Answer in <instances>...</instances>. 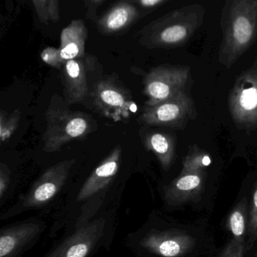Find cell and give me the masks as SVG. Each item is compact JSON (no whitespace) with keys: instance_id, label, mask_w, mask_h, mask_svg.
<instances>
[{"instance_id":"1","label":"cell","mask_w":257,"mask_h":257,"mask_svg":"<svg viewBox=\"0 0 257 257\" xmlns=\"http://www.w3.org/2000/svg\"><path fill=\"white\" fill-rule=\"evenodd\" d=\"M76 159H66L47 167L14 203L0 213V221L9 220L27 212L50 215L76 176Z\"/></svg>"},{"instance_id":"2","label":"cell","mask_w":257,"mask_h":257,"mask_svg":"<svg viewBox=\"0 0 257 257\" xmlns=\"http://www.w3.org/2000/svg\"><path fill=\"white\" fill-rule=\"evenodd\" d=\"M219 62L230 69L257 40V0H228L221 13Z\"/></svg>"},{"instance_id":"3","label":"cell","mask_w":257,"mask_h":257,"mask_svg":"<svg viewBox=\"0 0 257 257\" xmlns=\"http://www.w3.org/2000/svg\"><path fill=\"white\" fill-rule=\"evenodd\" d=\"M118 211L105 212L63 236L43 257H96L109 251L116 234Z\"/></svg>"},{"instance_id":"4","label":"cell","mask_w":257,"mask_h":257,"mask_svg":"<svg viewBox=\"0 0 257 257\" xmlns=\"http://www.w3.org/2000/svg\"><path fill=\"white\" fill-rule=\"evenodd\" d=\"M206 10L192 4L167 13L143 29L141 43L150 49L185 46L204 22Z\"/></svg>"},{"instance_id":"5","label":"cell","mask_w":257,"mask_h":257,"mask_svg":"<svg viewBox=\"0 0 257 257\" xmlns=\"http://www.w3.org/2000/svg\"><path fill=\"white\" fill-rule=\"evenodd\" d=\"M45 118L46 128L43 135V151L46 154L58 153L64 146L76 140L84 139L96 128L89 114L70 110L62 99L53 96Z\"/></svg>"},{"instance_id":"6","label":"cell","mask_w":257,"mask_h":257,"mask_svg":"<svg viewBox=\"0 0 257 257\" xmlns=\"http://www.w3.org/2000/svg\"><path fill=\"white\" fill-rule=\"evenodd\" d=\"M228 107L237 128L247 132L257 129V56L252 65L236 78Z\"/></svg>"},{"instance_id":"7","label":"cell","mask_w":257,"mask_h":257,"mask_svg":"<svg viewBox=\"0 0 257 257\" xmlns=\"http://www.w3.org/2000/svg\"><path fill=\"white\" fill-rule=\"evenodd\" d=\"M192 81L191 67L163 64L153 67L144 78V93L147 106H153L186 91Z\"/></svg>"},{"instance_id":"8","label":"cell","mask_w":257,"mask_h":257,"mask_svg":"<svg viewBox=\"0 0 257 257\" xmlns=\"http://www.w3.org/2000/svg\"><path fill=\"white\" fill-rule=\"evenodd\" d=\"M48 227L40 213L4 225L0 228V257H22L37 244Z\"/></svg>"},{"instance_id":"9","label":"cell","mask_w":257,"mask_h":257,"mask_svg":"<svg viewBox=\"0 0 257 257\" xmlns=\"http://www.w3.org/2000/svg\"><path fill=\"white\" fill-rule=\"evenodd\" d=\"M197 116L198 111L192 96L183 91L155 106H146L141 119L148 125L183 130Z\"/></svg>"},{"instance_id":"10","label":"cell","mask_w":257,"mask_h":257,"mask_svg":"<svg viewBox=\"0 0 257 257\" xmlns=\"http://www.w3.org/2000/svg\"><path fill=\"white\" fill-rule=\"evenodd\" d=\"M93 103L98 113L114 121L127 119L137 109L129 91L112 79L100 80L96 84Z\"/></svg>"},{"instance_id":"11","label":"cell","mask_w":257,"mask_h":257,"mask_svg":"<svg viewBox=\"0 0 257 257\" xmlns=\"http://www.w3.org/2000/svg\"><path fill=\"white\" fill-rule=\"evenodd\" d=\"M64 95L67 103H80L88 95V65L83 58L67 61L64 66Z\"/></svg>"},{"instance_id":"12","label":"cell","mask_w":257,"mask_h":257,"mask_svg":"<svg viewBox=\"0 0 257 257\" xmlns=\"http://www.w3.org/2000/svg\"><path fill=\"white\" fill-rule=\"evenodd\" d=\"M87 37L88 29L85 22L79 19L72 21L61 32L59 49L63 59L68 61L85 58Z\"/></svg>"},{"instance_id":"13","label":"cell","mask_w":257,"mask_h":257,"mask_svg":"<svg viewBox=\"0 0 257 257\" xmlns=\"http://www.w3.org/2000/svg\"><path fill=\"white\" fill-rule=\"evenodd\" d=\"M139 16L138 9L128 2H119L99 19L97 27L104 34L120 32L130 26Z\"/></svg>"},{"instance_id":"14","label":"cell","mask_w":257,"mask_h":257,"mask_svg":"<svg viewBox=\"0 0 257 257\" xmlns=\"http://www.w3.org/2000/svg\"><path fill=\"white\" fill-rule=\"evenodd\" d=\"M144 145L147 151L156 156L164 171L171 168L176 152V139L173 135L165 132H150L145 137Z\"/></svg>"},{"instance_id":"15","label":"cell","mask_w":257,"mask_h":257,"mask_svg":"<svg viewBox=\"0 0 257 257\" xmlns=\"http://www.w3.org/2000/svg\"><path fill=\"white\" fill-rule=\"evenodd\" d=\"M210 163L211 159L208 153L194 144L189 147V151L183 161V172H198L200 168L209 166Z\"/></svg>"},{"instance_id":"16","label":"cell","mask_w":257,"mask_h":257,"mask_svg":"<svg viewBox=\"0 0 257 257\" xmlns=\"http://www.w3.org/2000/svg\"><path fill=\"white\" fill-rule=\"evenodd\" d=\"M33 5L40 22L43 24L59 22L60 3L58 0H34Z\"/></svg>"},{"instance_id":"17","label":"cell","mask_w":257,"mask_h":257,"mask_svg":"<svg viewBox=\"0 0 257 257\" xmlns=\"http://www.w3.org/2000/svg\"><path fill=\"white\" fill-rule=\"evenodd\" d=\"M21 115L20 109H16L12 113L4 110L0 112V140L2 144L8 141L19 128Z\"/></svg>"},{"instance_id":"18","label":"cell","mask_w":257,"mask_h":257,"mask_svg":"<svg viewBox=\"0 0 257 257\" xmlns=\"http://www.w3.org/2000/svg\"><path fill=\"white\" fill-rule=\"evenodd\" d=\"M40 57L43 62L58 70L64 68V64L67 62L61 56V49L57 48H46L42 52Z\"/></svg>"},{"instance_id":"19","label":"cell","mask_w":257,"mask_h":257,"mask_svg":"<svg viewBox=\"0 0 257 257\" xmlns=\"http://www.w3.org/2000/svg\"><path fill=\"white\" fill-rule=\"evenodd\" d=\"M229 223L233 234L237 237H241L244 233L245 220L240 210H235L231 213Z\"/></svg>"},{"instance_id":"20","label":"cell","mask_w":257,"mask_h":257,"mask_svg":"<svg viewBox=\"0 0 257 257\" xmlns=\"http://www.w3.org/2000/svg\"><path fill=\"white\" fill-rule=\"evenodd\" d=\"M84 3L88 9L86 14L87 19L94 20L97 9L105 4L106 1L105 0H89V1H85Z\"/></svg>"},{"instance_id":"21","label":"cell","mask_w":257,"mask_h":257,"mask_svg":"<svg viewBox=\"0 0 257 257\" xmlns=\"http://www.w3.org/2000/svg\"><path fill=\"white\" fill-rule=\"evenodd\" d=\"M168 0H138L135 1V4H138L142 8L147 10H154L162 7L164 4H167Z\"/></svg>"},{"instance_id":"22","label":"cell","mask_w":257,"mask_h":257,"mask_svg":"<svg viewBox=\"0 0 257 257\" xmlns=\"http://www.w3.org/2000/svg\"><path fill=\"white\" fill-rule=\"evenodd\" d=\"M251 230L257 237V189L253 194V204H252V216H251Z\"/></svg>"}]
</instances>
